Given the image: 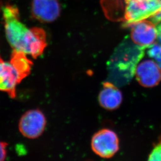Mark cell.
Wrapping results in <instances>:
<instances>
[{
  "instance_id": "obj_1",
  "label": "cell",
  "mask_w": 161,
  "mask_h": 161,
  "mask_svg": "<svg viewBox=\"0 0 161 161\" xmlns=\"http://www.w3.org/2000/svg\"><path fill=\"white\" fill-rule=\"evenodd\" d=\"M5 34L13 50L23 52L34 58L41 56L47 46L45 31L28 27L21 21L18 8L14 5L2 7Z\"/></svg>"
},
{
  "instance_id": "obj_2",
  "label": "cell",
  "mask_w": 161,
  "mask_h": 161,
  "mask_svg": "<svg viewBox=\"0 0 161 161\" xmlns=\"http://www.w3.org/2000/svg\"><path fill=\"white\" fill-rule=\"evenodd\" d=\"M124 28L151 18L161 10V0H124Z\"/></svg>"
},
{
  "instance_id": "obj_3",
  "label": "cell",
  "mask_w": 161,
  "mask_h": 161,
  "mask_svg": "<svg viewBox=\"0 0 161 161\" xmlns=\"http://www.w3.org/2000/svg\"><path fill=\"white\" fill-rule=\"evenodd\" d=\"M91 145L97 155L102 158H111L119 151V137L111 129H101L93 136Z\"/></svg>"
},
{
  "instance_id": "obj_4",
  "label": "cell",
  "mask_w": 161,
  "mask_h": 161,
  "mask_svg": "<svg viewBox=\"0 0 161 161\" xmlns=\"http://www.w3.org/2000/svg\"><path fill=\"white\" fill-rule=\"evenodd\" d=\"M47 120L44 114L38 109H31L25 113L20 119L18 128L24 137L36 139L42 134Z\"/></svg>"
},
{
  "instance_id": "obj_5",
  "label": "cell",
  "mask_w": 161,
  "mask_h": 161,
  "mask_svg": "<svg viewBox=\"0 0 161 161\" xmlns=\"http://www.w3.org/2000/svg\"><path fill=\"white\" fill-rule=\"evenodd\" d=\"M31 14L38 21L50 23L56 20L61 14V5L58 0H32Z\"/></svg>"
},
{
  "instance_id": "obj_6",
  "label": "cell",
  "mask_w": 161,
  "mask_h": 161,
  "mask_svg": "<svg viewBox=\"0 0 161 161\" xmlns=\"http://www.w3.org/2000/svg\"><path fill=\"white\" fill-rule=\"evenodd\" d=\"M131 27V39L136 45L146 48L155 42L158 36L157 28L151 21L143 20Z\"/></svg>"
},
{
  "instance_id": "obj_7",
  "label": "cell",
  "mask_w": 161,
  "mask_h": 161,
  "mask_svg": "<svg viewBox=\"0 0 161 161\" xmlns=\"http://www.w3.org/2000/svg\"><path fill=\"white\" fill-rule=\"evenodd\" d=\"M136 78L140 85L152 88L158 85L161 81V69L157 63L147 59L137 66Z\"/></svg>"
},
{
  "instance_id": "obj_8",
  "label": "cell",
  "mask_w": 161,
  "mask_h": 161,
  "mask_svg": "<svg viewBox=\"0 0 161 161\" xmlns=\"http://www.w3.org/2000/svg\"><path fill=\"white\" fill-rule=\"evenodd\" d=\"M21 80L10 62L3 61L0 56V91L5 92L10 97L15 98L16 88Z\"/></svg>"
},
{
  "instance_id": "obj_9",
  "label": "cell",
  "mask_w": 161,
  "mask_h": 161,
  "mask_svg": "<svg viewBox=\"0 0 161 161\" xmlns=\"http://www.w3.org/2000/svg\"><path fill=\"white\" fill-rule=\"evenodd\" d=\"M123 96L120 90L109 82H104L99 95V103L105 109L112 111L120 107Z\"/></svg>"
},
{
  "instance_id": "obj_10",
  "label": "cell",
  "mask_w": 161,
  "mask_h": 161,
  "mask_svg": "<svg viewBox=\"0 0 161 161\" xmlns=\"http://www.w3.org/2000/svg\"><path fill=\"white\" fill-rule=\"evenodd\" d=\"M105 17L110 21L120 22L124 20V0H100Z\"/></svg>"
},
{
  "instance_id": "obj_11",
  "label": "cell",
  "mask_w": 161,
  "mask_h": 161,
  "mask_svg": "<svg viewBox=\"0 0 161 161\" xmlns=\"http://www.w3.org/2000/svg\"><path fill=\"white\" fill-rule=\"evenodd\" d=\"M9 62L17 71L21 80L29 75L33 65L32 62L27 57V55L14 50H13Z\"/></svg>"
},
{
  "instance_id": "obj_12",
  "label": "cell",
  "mask_w": 161,
  "mask_h": 161,
  "mask_svg": "<svg viewBox=\"0 0 161 161\" xmlns=\"http://www.w3.org/2000/svg\"><path fill=\"white\" fill-rule=\"evenodd\" d=\"M148 160L161 161V137L158 142L154 145L153 148L149 154Z\"/></svg>"
},
{
  "instance_id": "obj_13",
  "label": "cell",
  "mask_w": 161,
  "mask_h": 161,
  "mask_svg": "<svg viewBox=\"0 0 161 161\" xmlns=\"http://www.w3.org/2000/svg\"><path fill=\"white\" fill-rule=\"evenodd\" d=\"M148 54L161 63V46L157 44H153L148 51Z\"/></svg>"
},
{
  "instance_id": "obj_14",
  "label": "cell",
  "mask_w": 161,
  "mask_h": 161,
  "mask_svg": "<svg viewBox=\"0 0 161 161\" xmlns=\"http://www.w3.org/2000/svg\"><path fill=\"white\" fill-rule=\"evenodd\" d=\"M7 146V143L0 141V161H4L6 158Z\"/></svg>"
},
{
  "instance_id": "obj_15",
  "label": "cell",
  "mask_w": 161,
  "mask_h": 161,
  "mask_svg": "<svg viewBox=\"0 0 161 161\" xmlns=\"http://www.w3.org/2000/svg\"><path fill=\"white\" fill-rule=\"evenodd\" d=\"M150 18L151 21L155 25L160 24L161 22V10Z\"/></svg>"
},
{
  "instance_id": "obj_16",
  "label": "cell",
  "mask_w": 161,
  "mask_h": 161,
  "mask_svg": "<svg viewBox=\"0 0 161 161\" xmlns=\"http://www.w3.org/2000/svg\"><path fill=\"white\" fill-rule=\"evenodd\" d=\"M157 32H158V40L161 42V24L158 26Z\"/></svg>"
}]
</instances>
